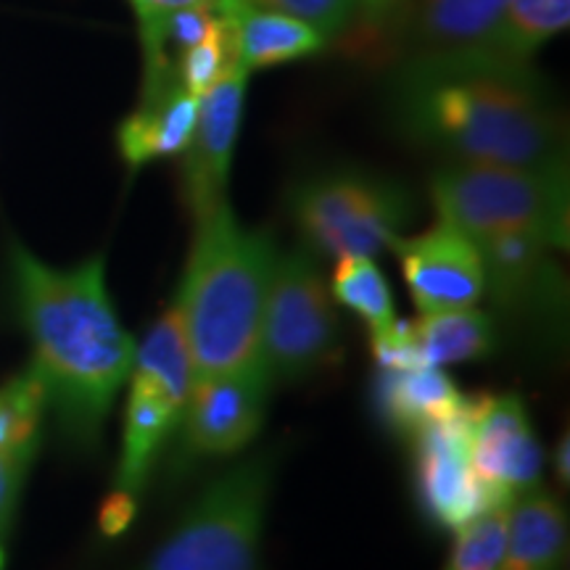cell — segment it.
I'll list each match as a JSON object with an SVG mask.
<instances>
[{
  "instance_id": "ffe728a7",
  "label": "cell",
  "mask_w": 570,
  "mask_h": 570,
  "mask_svg": "<svg viewBox=\"0 0 570 570\" xmlns=\"http://www.w3.org/2000/svg\"><path fill=\"white\" fill-rule=\"evenodd\" d=\"M407 344L415 365L446 367L483 360L494 352V320L487 312L465 306L420 315L417 323H404Z\"/></svg>"
},
{
  "instance_id": "f546056e",
  "label": "cell",
  "mask_w": 570,
  "mask_h": 570,
  "mask_svg": "<svg viewBox=\"0 0 570 570\" xmlns=\"http://www.w3.org/2000/svg\"><path fill=\"white\" fill-rule=\"evenodd\" d=\"M354 6L367 24H383L399 11L402 0H354Z\"/></svg>"
},
{
  "instance_id": "44dd1931",
  "label": "cell",
  "mask_w": 570,
  "mask_h": 570,
  "mask_svg": "<svg viewBox=\"0 0 570 570\" xmlns=\"http://www.w3.org/2000/svg\"><path fill=\"white\" fill-rule=\"evenodd\" d=\"M177 428V415L159 396L130 381V396L125 407L122 454L117 465V489L127 494H142L154 462Z\"/></svg>"
},
{
  "instance_id": "3957f363",
  "label": "cell",
  "mask_w": 570,
  "mask_h": 570,
  "mask_svg": "<svg viewBox=\"0 0 570 570\" xmlns=\"http://www.w3.org/2000/svg\"><path fill=\"white\" fill-rule=\"evenodd\" d=\"M277 254L273 235L240 225L227 198L196 219L175 298L196 375L259 362L262 315Z\"/></svg>"
},
{
  "instance_id": "7a4b0ae2",
  "label": "cell",
  "mask_w": 570,
  "mask_h": 570,
  "mask_svg": "<svg viewBox=\"0 0 570 570\" xmlns=\"http://www.w3.org/2000/svg\"><path fill=\"white\" fill-rule=\"evenodd\" d=\"M9 285L48 412L69 444L92 449L135 360V338L106 288L104 256L59 269L13 240Z\"/></svg>"
},
{
  "instance_id": "4316f807",
  "label": "cell",
  "mask_w": 570,
  "mask_h": 570,
  "mask_svg": "<svg viewBox=\"0 0 570 570\" xmlns=\"http://www.w3.org/2000/svg\"><path fill=\"white\" fill-rule=\"evenodd\" d=\"M246 3L302 19L323 32L325 38L344 32L356 17L354 0H246Z\"/></svg>"
},
{
  "instance_id": "603a6c76",
  "label": "cell",
  "mask_w": 570,
  "mask_h": 570,
  "mask_svg": "<svg viewBox=\"0 0 570 570\" xmlns=\"http://www.w3.org/2000/svg\"><path fill=\"white\" fill-rule=\"evenodd\" d=\"M40 436V428L24 412L0 402V537L11 529Z\"/></svg>"
},
{
  "instance_id": "4fadbf2b",
  "label": "cell",
  "mask_w": 570,
  "mask_h": 570,
  "mask_svg": "<svg viewBox=\"0 0 570 570\" xmlns=\"http://www.w3.org/2000/svg\"><path fill=\"white\" fill-rule=\"evenodd\" d=\"M412 444L417 499L439 529H460L491 504H499L470 462L465 415L425 428L412 436Z\"/></svg>"
},
{
  "instance_id": "ba28073f",
  "label": "cell",
  "mask_w": 570,
  "mask_h": 570,
  "mask_svg": "<svg viewBox=\"0 0 570 570\" xmlns=\"http://www.w3.org/2000/svg\"><path fill=\"white\" fill-rule=\"evenodd\" d=\"M273 386L262 360L227 373L196 375L175 428L177 454L190 462L238 454L265 425Z\"/></svg>"
},
{
  "instance_id": "f1b7e54d",
  "label": "cell",
  "mask_w": 570,
  "mask_h": 570,
  "mask_svg": "<svg viewBox=\"0 0 570 570\" xmlns=\"http://www.w3.org/2000/svg\"><path fill=\"white\" fill-rule=\"evenodd\" d=\"M135 17H138V24L142 21H151L156 17H164V13L188 9V6H212L217 11V0H130Z\"/></svg>"
},
{
  "instance_id": "5b68a950",
  "label": "cell",
  "mask_w": 570,
  "mask_h": 570,
  "mask_svg": "<svg viewBox=\"0 0 570 570\" xmlns=\"http://www.w3.org/2000/svg\"><path fill=\"white\" fill-rule=\"evenodd\" d=\"M288 212L312 256H375L415 219V198L391 177L327 169L294 185Z\"/></svg>"
},
{
  "instance_id": "484cf974",
  "label": "cell",
  "mask_w": 570,
  "mask_h": 570,
  "mask_svg": "<svg viewBox=\"0 0 570 570\" xmlns=\"http://www.w3.org/2000/svg\"><path fill=\"white\" fill-rule=\"evenodd\" d=\"M235 67H240V63L235 59L233 30L230 21L223 17V24L209 38L183 53L180 63H177V82L185 92L202 98L206 90H212Z\"/></svg>"
},
{
  "instance_id": "e0dca14e",
  "label": "cell",
  "mask_w": 570,
  "mask_h": 570,
  "mask_svg": "<svg viewBox=\"0 0 570 570\" xmlns=\"http://www.w3.org/2000/svg\"><path fill=\"white\" fill-rule=\"evenodd\" d=\"M468 399L444 367L383 370L377 383V407L386 423L412 439L425 428L465 415Z\"/></svg>"
},
{
  "instance_id": "30bf717a",
  "label": "cell",
  "mask_w": 570,
  "mask_h": 570,
  "mask_svg": "<svg viewBox=\"0 0 570 570\" xmlns=\"http://www.w3.org/2000/svg\"><path fill=\"white\" fill-rule=\"evenodd\" d=\"M475 244L487 291L499 309L531 325L558 327L566 320L568 285L554 259L558 248L523 233L489 235Z\"/></svg>"
},
{
  "instance_id": "277c9868",
  "label": "cell",
  "mask_w": 570,
  "mask_h": 570,
  "mask_svg": "<svg viewBox=\"0 0 570 570\" xmlns=\"http://www.w3.org/2000/svg\"><path fill=\"white\" fill-rule=\"evenodd\" d=\"M431 202L441 223L473 240L523 233L537 235L558 252L570 244L568 167L449 161L431 177Z\"/></svg>"
},
{
  "instance_id": "cb8c5ba5",
  "label": "cell",
  "mask_w": 570,
  "mask_h": 570,
  "mask_svg": "<svg viewBox=\"0 0 570 570\" xmlns=\"http://www.w3.org/2000/svg\"><path fill=\"white\" fill-rule=\"evenodd\" d=\"M570 24V0H504L502 51L531 61Z\"/></svg>"
},
{
  "instance_id": "9c48e42d",
  "label": "cell",
  "mask_w": 570,
  "mask_h": 570,
  "mask_svg": "<svg viewBox=\"0 0 570 570\" xmlns=\"http://www.w3.org/2000/svg\"><path fill=\"white\" fill-rule=\"evenodd\" d=\"M468 449L475 475L497 502H512L537 489L544 452L518 394H479L468 399Z\"/></svg>"
},
{
  "instance_id": "9a60e30c",
  "label": "cell",
  "mask_w": 570,
  "mask_h": 570,
  "mask_svg": "<svg viewBox=\"0 0 570 570\" xmlns=\"http://www.w3.org/2000/svg\"><path fill=\"white\" fill-rule=\"evenodd\" d=\"M219 17L230 21L235 59L246 71L309 59L325 48V35L288 13L256 9L246 0H219Z\"/></svg>"
},
{
  "instance_id": "83f0119b",
  "label": "cell",
  "mask_w": 570,
  "mask_h": 570,
  "mask_svg": "<svg viewBox=\"0 0 570 570\" xmlns=\"http://www.w3.org/2000/svg\"><path fill=\"white\" fill-rule=\"evenodd\" d=\"M135 515H138V497L127 494L122 489H114L101 504V512H98V529L109 539L122 537L130 529Z\"/></svg>"
},
{
  "instance_id": "4dcf8cb0",
  "label": "cell",
  "mask_w": 570,
  "mask_h": 570,
  "mask_svg": "<svg viewBox=\"0 0 570 570\" xmlns=\"http://www.w3.org/2000/svg\"><path fill=\"white\" fill-rule=\"evenodd\" d=\"M568 454H570V446H568V436L562 439V444L558 446V454H554V465H558V475H562V481L568 483Z\"/></svg>"
},
{
  "instance_id": "52a82bcc",
  "label": "cell",
  "mask_w": 570,
  "mask_h": 570,
  "mask_svg": "<svg viewBox=\"0 0 570 570\" xmlns=\"http://www.w3.org/2000/svg\"><path fill=\"white\" fill-rule=\"evenodd\" d=\"M341 320L306 248L277 254L262 315L259 360L273 383H294L327 367L338 352Z\"/></svg>"
},
{
  "instance_id": "d4e9b609",
  "label": "cell",
  "mask_w": 570,
  "mask_h": 570,
  "mask_svg": "<svg viewBox=\"0 0 570 570\" xmlns=\"http://www.w3.org/2000/svg\"><path fill=\"white\" fill-rule=\"evenodd\" d=\"M510 504L512 502L491 504L460 529H454L458 539H454L444 570H499L504 544H508Z\"/></svg>"
},
{
  "instance_id": "5bb4252c",
  "label": "cell",
  "mask_w": 570,
  "mask_h": 570,
  "mask_svg": "<svg viewBox=\"0 0 570 570\" xmlns=\"http://www.w3.org/2000/svg\"><path fill=\"white\" fill-rule=\"evenodd\" d=\"M402 6L410 56L502 51L504 0H402Z\"/></svg>"
},
{
  "instance_id": "8992f818",
  "label": "cell",
  "mask_w": 570,
  "mask_h": 570,
  "mask_svg": "<svg viewBox=\"0 0 570 570\" xmlns=\"http://www.w3.org/2000/svg\"><path fill=\"white\" fill-rule=\"evenodd\" d=\"M273 475V454L217 475L142 570H256Z\"/></svg>"
},
{
  "instance_id": "1f68e13d",
  "label": "cell",
  "mask_w": 570,
  "mask_h": 570,
  "mask_svg": "<svg viewBox=\"0 0 570 570\" xmlns=\"http://www.w3.org/2000/svg\"><path fill=\"white\" fill-rule=\"evenodd\" d=\"M0 570H3V550H0Z\"/></svg>"
},
{
  "instance_id": "6da1fadb",
  "label": "cell",
  "mask_w": 570,
  "mask_h": 570,
  "mask_svg": "<svg viewBox=\"0 0 570 570\" xmlns=\"http://www.w3.org/2000/svg\"><path fill=\"white\" fill-rule=\"evenodd\" d=\"M391 119L462 164L568 167L566 122L531 61L502 51L420 53L391 77Z\"/></svg>"
},
{
  "instance_id": "d6986e66",
  "label": "cell",
  "mask_w": 570,
  "mask_h": 570,
  "mask_svg": "<svg viewBox=\"0 0 570 570\" xmlns=\"http://www.w3.org/2000/svg\"><path fill=\"white\" fill-rule=\"evenodd\" d=\"M127 381L138 383L154 396H159L180 420V412L188 402L190 389H194L196 370L175 302L148 327L140 344H135L132 373Z\"/></svg>"
},
{
  "instance_id": "8fae6325",
  "label": "cell",
  "mask_w": 570,
  "mask_h": 570,
  "mask_svg": "<svg viewBox=\"0 0 570 570\" xmlns=\"http://www.w3.org/2000/svg\"><path fill=\"white\" fill-rule=\"evenodd\" d=\"M420 315L475 306L487 294L479 244L458 227L436 223L420 235H399L391 244Z\"/></svg>"
},
{
  "instance_id": "2e32d148",
  "label": "cell",
  "mask_w": 570,
  "mask_h": 570,
  "mask_svg": "<svg viewBox=\"0 0 570 570\" xmlns=\"http://www.w3.org/2000/svg\"><path fill=\"white\" fill-rule=\"evenodd\" d=\"M198 98L180 85L142 92L140 106L117 127V148L127 167L140 169L148 161L180 156L196 130Z\"/></svg>"
},
{
  "instance_id": "7c38bea8",
  "label": "cell",
  "mask_w": 570,
  "mask_h": 570,
  "mask_svg": "<svg viewBox=\"0 0 570 570\" xmlns=\"http://www.w3.org/2000/svg\"><path fill=\"white\" fill-rule=\"evenodd\" d=\"M244 67H235L198 98L196 130L183 156V198L194 219L209 214L225 202L227 177L235 154V142L244 122L246 85Z\"/></svg>"
},
{
  "instance_id": "ac0fdd59",
  "label": "cell",
  "mask_w": 570,
  "mask_h": 570,
  "mask_svg": "<svg viewBox=\"0 0 570 570\" xmlns=\"http://www.w3.org/2000/svg\"><path fill=\"white\" fill-rule=\"evenodd\" d=\"M566 550L568 518L558 497L537 487L512 499L499 570H560Z\"/></svg>"
},
{
  "instance_id": "7402d4cb",
  "label": "cell",
  "mask_w": 570,
  "mask_h": 570,
  "mask_svg": "<svg viewBox=\"0 0 570 570\" xmlns=\"http://www.w3.org/2000/svg\"><path fill=\"white\" fill-rule=\"evenodd\" d=\"M333 302L365 320L370 336L396 323L394 294L373 256H344L336 262L331 281Z\"/></svg>"
}]
</instances>
